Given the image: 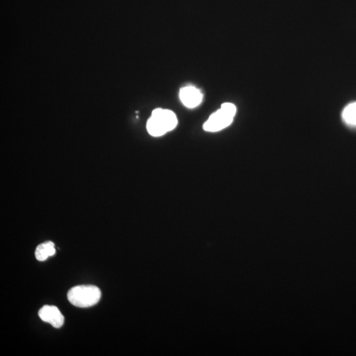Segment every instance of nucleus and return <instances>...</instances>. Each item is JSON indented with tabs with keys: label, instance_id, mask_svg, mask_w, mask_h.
<instances>
[{
	"label": "nucleus",
	"instance_id": "f257e3e1",
	"mask_svg": "<svg viewBox=\"0 0 356 356\" xmlns=\"http://www.w3.org/2000/svg\"><path fill=\"white\" fill-rule=\"evenodd\" d=\"M178 125V118L174 112L162 108L155 109L147 124L148 132L153 137L163 136L173 130Z\"/></svg>",
	"mask_w": 356,
	"mask_h": 356
},
{
	"label": "nucleus",
	"instance_id": "20e7f679",
	"mask_svg": "<svg viewBox=\"0 0 356 356\" xmlns=\"http://www.w3.org/2000/svg\"><path fill=\"white\" fill-rule=\"evenodd\" d=\"M38 316L44 322L50 323L54 328H60L64 323V317L58 308L54 305H44L39 310Z\"/></svg>",
	"mask_w": 356,
	"mask_h": 356
},
{
	"label": "nucleus",
	"instance_id": "423d86ee",
	"mask_svg": "<svg viewBox=\"0 0 356 356\" xmlns=\"http://www.w3.org/2000/svg\"><path fill=\"white\" fill-rule=\"evenodd\" d=\"M56 253L55 245L52 242H46L37 246L35 257L39 261H45Z\"/></svg>",
	"mask_w": 356,
	"mask_h": 356
},
{
	"label": "nucleus",
	"instance_id": "f03ea898",
	"mask_svg": "<svg viewBox=\"0 0 356 356\" xmlns=\"http://www.w3.org/2000/svg\"><path fill=\"white\" fill-rule=\"evenodd\" d=\"M100 288L93 285H80L71 288L67 299L74 306L87 308L97 304L101 298Z\"/></svg>",
	"mask_w": 356,
	"mask_h": 356
},
{
	"label": "nucleus",
	"instance_id": "0eeeda50",
	"mask_svg": "<svg viewBox=\"0 0 356 356\" xmlns=\"http://www.w3.org/2000/svg\"><path fill=\"white\" fill-rule=\"evenodd\" d=\"M342 117L347 124L356 126V102L349 104L344 109Z\"/></svg>",
	"mask_w": 356,
	"mask_h": 356
},
{
	"label": "nucleus",
	"instance_id": "39448f33",
	"mask_svg": "<svg viewBox=\"0 0 356 356\" xmlns=\"http://www.w3.org/2000/svg\"><path fill=\"white\" fill-rule=\"evenodd\" d=\"M180 98L183 105L187 108H193L202 103V92L193 86H187L181 89Z\"/></svg>",
	"mask_w": 356,
	"mask_h": 356
},
{
	"label": "nucleus",
	"instance_id": "7ed1b4c3",
	"mask_svg": "<svg viewBox=\"0 0 356 356\" xmlns=\"http://www.w3.org/2000/svg\"><path fill=\"white\" fill-rule=\"evenodd\" d=\"M235 113L236 107L234 104L229 102L224 103L219 110L209 117L203 125V129L209 132H219L232 123Z\"/></svg>",
	"mask_w": 356,
	"mask_h": 356
}]
</instances>
